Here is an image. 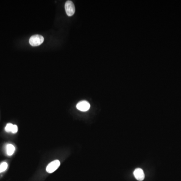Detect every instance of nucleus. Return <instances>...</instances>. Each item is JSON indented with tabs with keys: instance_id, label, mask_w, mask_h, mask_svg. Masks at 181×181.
I'll list each match as a JSON object with an SVG mask.
<instances>
[{
	"instance_id": "nucleus-8",
	"label": "nucleus",
	"mask_w": 181,
	"mask_h": 181,
	"mask_svg": "<svg viewBox=\"0 0 181 181\" xmlns=\"http://www.w3.org/2000/svg\"><path fill=\"white\" fill-rule=\"evenodd\" d=\"M13 125L12 123H8L6 125V126L5 127V131L8 132H11L12 128H13Z\"/></svg>"
},
{
	"instance_id": "nucleus-2",
	"label": "nucleus",
	"mask_w": 181,
	"mask_h": 181,
	"mask_svg": "<svg viewBox=\"0 0 181 181\" xmlns=\"http://www.w3.org/2000/svg\"><path fill=\"white\" fill-rule=\"evenodd\" d=\"M65 10L66 14L68 16H72L75 13V6L71 1H67L65 4Z\"/></svg>"
},
{
	"instance_id": "nucleus-3",
	"label": "nucleus",
	"mask_w": 181,
	"mask_h": 181,
	"mask_svg": "<svg viewBox=\"0 0 181 181\" xmlns=\"http://www.w3.org/2000/svg\"><path fill=\"white\" fill-rule=\"evenodd\" d=\"M60 165V163L58 160H54L49 163L46 167V171L49 173H52L55 171Z\"/></svg>"
},
{
	"instance_id": "nucleus-4",
	"label": "nucleus",
	"mask_w": 181,
	"mask_h": 181,
	"mask_svg": "<svg viewBox=\"0 0 181 181\" xmlns=\"http://www.w3.org/2000/svg\"><path fill=\"white\" fill-rule=\"evenodd\" d=\"M90 108V104L86 101H82L79 102L77 105V108L81 111L86 112L89 110Z\"/></svg>"
},
{
	"instance_id": "nucleus-7",
	"label": "nucleus",
	"mask_w": 181,
	"mask_h": 181,
	"mask_svg": "<svg viewBox=\"0 0 181 181\" xmlns=\"http://www.w3.org/2000/svg\"><path fill=\"white\" fill-rule=\"evenodd\" d=\"M8 163L6 162H3L0 165V173L4 172L7 170L8 168Z\"/></svg>"
},
{
	"instance_id": "nucleus-1",
	"label": "nucleus",
	"mask_w": 181,
	"mask_h": 181,
	"mask_svg": "<svg viewBox=\"0 0 181 181\" xmlns=\"http://www.w3.org/2000/svg\"><path fill=\"white\" fill-rule=\"evenodd\" d=\"M44 38L42 35L36 34L30 37L29 39V43L32 46H39L43 42Z\"/></svg>"
},
{
	"instance_id": "nucleus-9",
	"label": "nucleus",
	"mask_w": 181,
	"mask_h": 181,
	"mask_svg": "<svg viewBox=\"0 0 181 181\" xmlns=\"http://www.w3.org/2000/svg\"><path fill=\"white\" fill-rule=\"evenodd\" d=\"M18 131V127L16 125H13V128L12 129L11 132L13 133H16Z\"/></svg>"
},
{
	"instance_id": "nucleus-6",
	"label": "nucleus",
	"mask_w": 181,
	"mask_h": 181,
	"mask_svg": "<svg viewBox=\"0 0 181 181\" xmlns=\"http://www.w3.org/2000/svg\"><path fill=\"white\" fill-rule=\"evenodd\" d=\"M5 147V152L7 155L9 156L13 155V154L14 153L15 150V147L13 144H7Z\"/></svg>"
},
{
	"instance_id": "nucleus-5",
	"label": "nucleus",
	"mask_w": 181,
	"mask_h": 181,
	"mask_svg": "<svg viewBox=\"0 0 181 181\" xmlns=\"http://www.w3.org/2000/svg\"><path fill=\"white\" fill-rule=\"evenodd\" d=\"M133 175H134L135 178H136V179L138 180V181H143L145 178V175H144L143 171L141 168H136L133 172Z\"/></svg>"
}]
</instances>
